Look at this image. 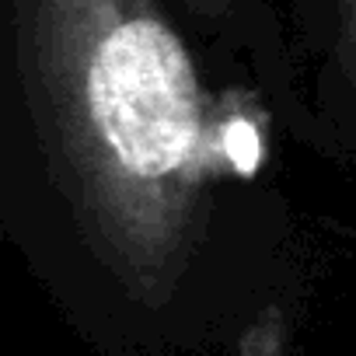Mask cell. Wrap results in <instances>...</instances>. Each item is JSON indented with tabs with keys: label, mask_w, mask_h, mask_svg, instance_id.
<instances>
[{
	"label": "cell",
	"mask_w": 356,
	"mask_h": 356,
	"mask_svg": "<svg viewBox=\"0 0 356 356\" xmlns=\"http://www.w3.org/2000/svg\"><path fill=\"white\" fill-rule=\"evenodd\" d=\"M91 126L115 164L140 178L182 171L200 143V102L189 56L154 18L115 22L88 63Z\"/></svg>",
	"instance_id": "cell-1"
},
{
	"label": "cell",
	"mask_w": 356,
	"mask_h": 356,
	"mask_svg": "<svg viewBox=\"0 0 356 356\" xmlns=\"http://www.w3.org/2000/svg\"><path fill=\"white\" fill-rule=\"evenodd\" d=\"M224 147H227V157L234 161L238 171H255L259 164V136L255 129L245 122V119H234L227 129H224Z\"/></svg>",
	"instance_id": "cell-2"
}]
</instances>
